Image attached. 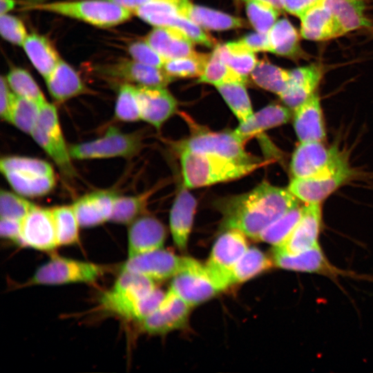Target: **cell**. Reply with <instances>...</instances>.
Returning a JSON list of instances; mask_svg holds the SVG:
<instances>
[{"label": "cell", "mask_w": 373, "mask_h": 373, "mask_svg": "<svg viewBox=\"0 0 373 373\" xmlns=\"http://www.w3.org/2000/svg\"><path fill=\"white\" fill-rule=\"evenodd\" d=\"M298 205V199L288 189L265 181L249 192L216 202L224 229H238L255 240L267 226Z\"/></svg>", "instance_id": "obj_1"}, {"label": "cell", "mask_w": 373, "mask_h": 373, "mask_svg": "<svg viewBox=\"0 0 373 373\" xmlns=\"http://www.w3.org/2000/svg\"><path fill=\"white\" fill-rule=\"evenodd\" d=\"M179 154L183 183L188 189L238 179L264 164L262 161L245 163L218 155L189 151Z\"/></svg>", "instance_id": "obj_2"}, {"label": "cell", "mask_w": 373, "mask_h": 373, "mask_svg": "<svg viewBox=\"0 0 373 373\" xmlns=\"http://www.w3.org/2000/svg\"><path fill=\"white\" fill-rule=\"evenodd\" d=\"M23 8L62 15L102 28L124 23L133 15L130 10L108 0L43 2L25 5Z\"/></svg>", "instance_id": "obj_3"}, {"label": "cell", "mask_w": 373, "mask_h": 373, "mask_svg": "<svg viewBox=\"0 0 373 373\" xmlns=\"http://www.w3.org/2000/svg\"><path fill=\"white\" fill-rule=\"evenodd\" d=\"M244 145L233 131L213 132L198 128L187 138L176 142L174 148L178 153L189 151L218 155L240 162H261L248 153Z\"/></svg>", "instance_id": "obj_4"}, {"label": "cell", "mask_w": 373, "mask_h": 373, "mask_svg": "<svg viewBox=\"0 0 373 373\" xmlns=\"http://www.w3.org/2000/svg\"><path fill=\"white\" fill-rule=\"evenodd\" d=\"M143 146L138 133H125L115 126H110L100 137L92 141L69 146L73 159L91 160L110 157H131Z\"/></svg>", "instance_id": "obj_5"}, {"label": "cell", "mask_w": 373, "mask_h": 373, "mask_svg": "<svg viewBox=\"0 0 373 373\" xmlns=\"http://www.w3.org/2000/svg\"><path fill=\"white\" fill-rule=\"evenodd\" d=\"M34 140L52 158L61 172L72 177L75 169L64 138L56 107L47 102L41 106L38 120L30 133Z\"/></svg>", "instance_id": "obj_6"}, {"label": "cell", "mask_w": 373, "mask_h": 373, "mask_svg": "<svg viewBox=\"0 0 373 373\" xmlns=\"http://www.w3.org/2000/svg\"><path fill=\"white\" fill-rule=\"evenodd\" d=\"M104 267L62 256H54L41 265L28 285H58L95 281L104 273Z\"/></svg>", "instance_id": "obj_7"}, {"label": "cell", "mask_w": 373, "mask_h": 373, "mask_svg": "<svg viewBox=\"0 0 373 373\" xmlns=\"http://www.w3.org/2000/svg\"><path fill=\"white\" fill-rule=\"evenodd\" d=\"M354 175V170L343 154L336 162L316 175L293 178L287 189L306 204L321 203Z\"/></svg>", "instance_id": "obj_8"}, {"label": "cell", "mask_w": 373, "mask_h": 373, "mask_svg": "<svg viewBox=\"0 0 373 373\" xmlns=\"http://www.w3.org/2000/svg\"><path fill=\"white\" fill-rule=\"evenodd\" d=\"M169 290L193 307L224 290L205 265L186 258L182 269L173 277Z\"/></svg>", "instance_id": "obj_9"}, {"label": "cell", "mask_w": 373, "mask_h": 373, "mask_svg": "<svg viewBox=\"0 0 373 373\" xmlns=\"http://www.w3.org/2000/svg\"><path fill=\"white\" fill-rule=\"evenodd\" d=\"M246 236L238 229H225L216 240L205 264L224 290L231 285L233 267L249 248Z\"/></svg>", "instance_id": "obj_10"}, {"label": "cell", "mask_w": 373, "mask_h": 373, "mask_svg": "<svg viewBox=\"0 0 373 373\" xmlns=\"http://www.w3.org/2000/svg\"><path fill=\"white\" fill-rule=\"evenodd\" d=\"M95 70L104 77L139 86L166 87L173 77L163 68L122 58L98 66Z\"/></svg>", "instance_id": "obj_11"}, {"label": "cell", "mask_w": 373, "mask_h": 373, "mask_svg": "<svg viewBox=\"0 0 373 373\" xmlns=\"http://www.w3.org/2000/svg\"><path fill=\"white\" fill-rule=\"evenodd\" d=\"M19 244L42 251L59 247L51 209L33 207L21 222Z\"/></svg>", "instance_id": "obj_12"}, {"label": "cell", "mask_w": 373, "mask_h": 373, "mask_svg": "<svg viewBox=\"0 0 373 373\" xmlns=\"http://www.w3.org/2000/svg\"><path fill=\"white\" fill-rule=\"evenodd\" d=\"M186 258L180 257L162 248L128 258L121 271H131L144 276L153 281L173 278L183 267Z\"/></svg>", "instance_id": "obj_13"}, {"label": "cell", "mask_w": 373, "mask_h": 373, "mask_svg": "<svg viewBox=\"0 0 373 373\" xmlns=\"http://www.w3.org/2000/svg\"><path fill=\"white\" fill-rule=\"evenodd\" d=\"M343 153L336 147L327 148L322 142H303L295 149L290 162L293 178L316 175L336 162Z\"/></svg>", "instance_id": "obj_14"}, {"label": "cell", "mask_w": 373, "mask_h": 373, "mask_svg": "<svg viewBox=\"0 0 373 373\" xmlns=\"http://www.w3.org/2000/svg\"><path fill=\"white\" fill-rule=\"evenodd\" d=\"M192 307L169 291L160 307L140 321L142 330L149 334H164L183 327L187 323Z\"/></svg>", "instance_id": "obj_15"}, {"label": "cell", "mask_w": 373, "mask_h": 373, "mask_svg": "<svg viewBox=\"0 0 373 373\" xmlns=\"http://www.w3.org/2000/svg\"><path fill=\"white\" fill-rule=\"evenodd\" d=\"M321 224L320 203L307 204L303 207L302 217L287 239L274 251L287 254H296L318 244Z\"/></svg>", "instance_id": "obj_16"}, {"label": "cell", "mask_w": 373, "mask_h": 373, "mask_svg": "<svg viewBox=\"0 0 373 373\" xmlns=\"http://www.w3.org/2000/svg\"><path fill=\"white\" fill-rule=\"evenodd\" d=\"M325 71V67L321 63H312L290 70L287 87L280 98L287 107L294 110L316 93Z\"/></svg>", "instance_id": "obj_17"}, {"label": "cell", "mask_w": 373, "mask_h": 373, "mask_svg": "<svg viewBox=\"0 0 373 373\" xmlns=\"http://www.w3.org/2000/svg\"><path fill=\"white\" fill-rule=\"evenodd\" d=\"M136 86L141 119L159 129L175 112L176 99L166 87Z\"/></svg>", "instance_id": "obj_18"}, {"label": "cell", "mask_w": 373, "mask_h": 373, "mask_svg": "<svg viewBox=\"0 0 373 373\" xmlns=\"http://www.w3.org/2000/svg\"><path fill=\"white\" fill-rule=\"evenodd\" d=\"M165 238V227L159 220L149 216L139 217L128 229V258L162 248Z\"/></svg>", "instance_id": "obj_19"}, {"label": "cell", "mask_w": 373, "mask_h": 373, "mask_svg": "<svg viewBox=\"0 0 373 373\" xmlns=\"http://www.w3.org/2000/svg\"><path fill=\"white\" fill-rule=\"evenodd\" d=\"M300 19V34L306 40L325 41L345 35L323 0L309 8Z\"/></svg>", "instance_id": "obj_20"}, {"label": "cell", "mask_w": 373, "mask_h": 373, "mask_svg": "<svg viewBox=\"0 0 373 373\" xmlns=\"http://www.w3.org/2000/svg\"><path fill=\"white\" fill-rule=\"evenodd\" d=\"M196 206L195 198L183 183L174 200L169 218L173 242L181 251L187 247Z\"/></svg>", "instance_id": "obj_21"}, {"label": "cell", "mask_w": 373, "mask_h": 373, "mask_svg": "<svg viewBox=\"0 0 373 373\" xmlns=\"http://www.w3.org/2000/svg\"><path fill=\"white\" fill-rule=\"evenodd\" d=\"M157 288L155 281L131 271H120L110 290L100 298L101 306L133 302L145 298Z\"/></svg>", "instance_id": "obj_22"}, {"label": "cell", "mask_w": 373, "mask_h": 373, "mask_svg": "<svg viewBox=\"0 0 373 373\" xmlns=\"http://www.w3.org/2000/svg\"><path fill=\"white\" fill-rule=\"evenodd\" d=\"M294 128L297 137L303 142H323L325 138L321 101L314 93L294 109Z\"/></svg>", "instance_id": "obj_23"}, {"label": "cell", "mask_w": 373, "mask_h": 373, "mask_svg": "<svg viewBox=\"0 0 373 373\" xmlns=\"http://www.w3.org/2000/svg\"><path fill=\"white\" fill-rule=\"evenodd\" d=\"M117 195L99 191L78 199L73 208L81 227H93L110 220Z\"/></svg>", "instance_id": "obj_24"}, {"label": "cell", "mask_w": 373, "mask_h": 373, "mask_svg": "<svg viewBox=\"0 0 373 373\" xmlns=\"http://www.w3.org/2000/svg\"><path fill=\"white\" fill-rule=\"evenodd\" d=\"M144 40L166 60L194 52L193 41L181 30L173 27H155Z\"/></svg>", "instance_id": "obj_25"}, {"label": "cell", "mask_w": 373, "mask_h": 373, "mask_svg": "<svg viewBox=\"0 0 373 373\" xmlns=\"http://www.w3.org/2000/svg\"><path fill=\"white\" fill-rule=\"evenodd\" d=\"M181 15L208 30L221 31L245 26L238 17L216 10L195 5L189 0H174Z\"/></svg>", "instance_id": "obj_26"}, {"label": "cell", "mask_w": 373, "mask_h": 373, "mask_svg": "<svg viewBox=\"0 0 373 373\" xmlns=\"http://www.w3.org/2000/svg\"><path fill=\"white\" fill-rule=\"evenodd\" d=\"M291 117L289 108L279 104H269L254 113L233 131L236 136L245 144L249 140L264 131L284 124Z\"/></svg>", "instance_id": "obj_27"}, {"label": "cell", "mask_w": 373, "mask_h": 373, "mask_svg": "<svg viewBox=\"0 0 373 373\" xmlns=\"http://www.w3.org/2000/svg\"><path fill=\"white\" fill-rule=\"evenodd\" d=\"M52 97L63 102L86 91V88L77 72L61 59L45 79Z\"/></svg>", "instance_id": "obj_28"}, {"label": "cell", "mask_w": 373, "mask_h": 373, "mask_svg": "<svg viewBox=\"0 0 373 373\" xmlns=\"http://www.w3.org/2000/svg\"><path fill=\"white\" fill-rule=\"evenodd\" d=\"M268 35L271 52L294 61L309 59V55L301 47L300 34L287 19L277 20Z\"/></svg>", "instance_id": "obj_29"}, {"label": "cell", "mask_w": 373, "mask_h": 373, "mask_svg": "<svg viewBox=\"0 0 373 373\" xmlns=\"http://www.w3.org/2000/svg\"><path fill=\"white\" fill-rule=\"evenodd\" d=\"M344 35L363 28H372L367 15L366 0H323Z\"/></svg>", "instance_id": "obj_30"}, {"label": "cell", "mask_w": 373, "mask_h": 373, "mask_svg": "<svg viewBox=\"0 0 373 373\" xmlns=\"http://www.w3.org/2000/svg\"><path fill=\"white\" fill-rule=\"evenodd\" d=\"M274 262L278 267L303 272L332 273L318 245L296 254H287L274 250Z\"/></svg>", "instance_id": "obj_31"}, {"label": "cell", "mask_w": 373, "mask_h": 373, "mask_svg": "<svg viewBox=\"0 0 373 373\" xmlns=\"http://www.w3.org/2000/svg\"><path fill=\"white\" fill-rule=\"evenodd\" d=\"M37 72L46 79L61 59L51 41L36 32L28 35L21 46Z\"/></svg>", "instance_id": "obj_32"}, {"label": "cell", "mask_w": 373, "mask_h": 373, "mask_svg": "<svg viewBox=\"0 0 373 373\" xmlns=\"http://www.w3.org/2000/svg\"><path fill=\"white\" fill-rule=\"evenodd\" d=\"M3 174L12 188L23 196H43L52 191L55 185V175L17 171H6Z\"/></svg>", "instance_id": "obj_33"}, {"label": "cell", "mask_w": 373, "mask_h": 373, "mask_svg": "<svg viewBox=\"0 0 373 373\" xmlns=\"http://www.w3.org/2000/svg\"><path fill=\"white\" fill-rule=\"evenodd\" d=\"M165 294L157 287L145 298L130 303L111 304L102 307L104 310L131 321H141L160 305Z\"/></svg>", "instance_id": "obj_34"}, {"label": "cell", "mask_w": 373, "mask_h": 373, "mask_svg": "<svg viewBox=\"0 0 373 373\" xmlns=\"http://www.w3.org/2000/svg\"><path fill=\"white\" fill-rule=\"evenodd\" d=\"M215 48L223 62L247 78L258 62L254 52L240 40L218 45Z\"/></svg>", "instance_id": "obj_35"}, {"label": "cell", "mask_w": 373, "mask_h": 373, "mask_svg": "<svg viewBox=\"0 0 373 373\" xmlns=\"http://www.w3.org/2000/svg\"><path fill=\"white\" fill-rule=\"evenodd\" d=\"M251 77L256 85L280 97L287 87L289 70L262 59L258 61L251 73Z\"/></svg>", "instance_id": "obj_36"}, {"label": "cell", "mask_w": 373, "mask_h": 373, "mask_svg": "<svg viewBox=\"0 0 373 373\" xmlns=\"http://www.w3.org/2000/svg\"><path fill=\"white\" fill-rule=\"evenodd\" d=\"M133 14L154 27L173 26L180 15L174 0H153L135 9Z\"/></svg>", "instance_id": "obj_37"}, {"label": "cell", "mask_w": 373, "mask_h": 373, "mask_svg": "<svg viewBox=\"0 0 373 373\" xmlns=\"http://www.w3.org/2000/svg\"><path fill=\"white\" fill-rule=\"evenodd\" d=\"M271 260L259 249L249 247L233 267L231 285L245 282L271 267Z\"/></svg>", "instance_id": "obj_38"}, {"label": "cell", "mask_w": 373, "mask_h": 373, "mask_svg": "<svg viewBox=\"0 0 373 373\" xmlns=\"http://www.w3.org/2000/svg\"><path fill=\"white\" fill-rule=\"evenodd\" d=\"M303 212V207L298 205L267 226L260 234L258 240L274 247L282 245L290 236Z\"/></svg>", "instance_id": "obj_39"}, {"label": "cell", "mask_w": 373, "mask_h": 373, "mask_svg": "<svg viewBox=\"0 0 373 373\" xmlns=\"http://www.w3.org/2000/svg\"><path fill=\"white\" fill-rule=\"evenodd\" d=\"M155 189H151L133 196H117L110 220L122 224H128L141 216Z\"/></svg>", "instance_id": "obj_40"}, {"label": "cell", "mask_w": 373, "mask_h": 373, "mask_svg": "<svg viewBox=\"0 0 373 373\" xmlns=\"http://www.w3.org/2000/svg\"><path fill=\"white\" fill-rule=\"evenodd\" d=\"M51 209L59 247L76 244L79 241L80 225L73 206H60Z\"/></svg>", "instance_id": "obj_41"}, {"label": "cell", "mask_w": 373, "mask_h": 373, "mask_svg": "<svg viewBox=\"0 0 373 373\" xmlns=\"http://www.w3.org/2000/svg\"><path fill=\"white\" fill-rule=\"evenodd\" d=\"M245 84L231 82L216 86L240 122H245L254 114Z\"/></svg>", "instance_id": "obj_42"}, {"label": "cell", "mask_w": 373, "mask_h": 373, "mask_svg": "<svg viewBox=\"0 0 373 373\" xmlns=\"http://www.w3.org/2000/svg\"><path fill=\"white\" fill-rule=\"evenodd\" d=\"M211 55L194 52L185 57L166 60L163 69L173 78L200 77Z\"/></svg>", "instance_id": "obj_43"}, {"label": "cell", "mask_w": 373, "mask_h": 373, "mask_svg": "<svg viewBox=\"0 0 373 373\" xmlns=\"http://www.w3.org/2000/svg\"><path fill=\"white\" fill-rule=\"evenodd\" d=\"M41 106L15 95L8 122L30 135L38 120Z\"/></svg>", "instance_id": "obj_44"}, {"label": "cell", "mask_w": 373, "mask_h": 373, "mask_svg": "<svg viewBox=\"0 0 373 373\" xmlns=\"http://www.w3.org/2000/svg\"><path fill=\"white\" fill-rule=\"evenodd\" d=\"M6 79L16 95L31 99L40 105L46 102L38 84L26 70L19 67L12 68Z\"/></svg>", "instance_id": "obj_45"}, {"label": "cell", "mask_w": 373, "mask_h": 373, "mask_svg": "<svg viewBox=\"0 0 373 373\" xmlns=\"http://www.w3.org/2000/svg\"><path fill=\"white\" fill-rule=\"evenodd\" d=\"M247 80V77L242 76L223 62L215 48L198 82L210 84L216 86L231 82L245 84Z\"/></svg>", "instance_id": "obj_46"}, {"label": "cell", "mask_w": 373, "mask_h": 373, "mask_svg": "<svg viewBox=\"0 0 373 373\" xmlns=\"http://www.w3.org/2000/svg\"><path fill=\"white\" fill-rule=\"evenodd\" d=\"M115 118L122 122L141 119L137 86L129 83L121 85L115 107Z\"/></svg>", "instance_id": "obj_47"}, {"label": "cell", "mask_w": 373, "mask_h": 373, "mask_svg": "<svg viewBox=\"0 0 373 373\" xmlns=\"http://www.w3.org/2000/svg\"><path fill=\"white\" fill-rule=\"evenodd\" d=\"M280 12L265 1L253 0L246 2V12L248 19L258 32L268 33L278 20Z\"/></svg>", "instance_id": "obj_48"}, {"label": "cell", "mask_w": 373, "mask_h": 373, "mask_svg": "<svg viewBox=\"0 0 373 373\" xmlns=\"http://www.w3.org/2000/svg\"><path fill=\"white\" fill-rule=\"evenodd\" d=\"M1 173L17 171L44 175H55L52 166L47 162L33 157L10 156L1 160Z\"/></svg>", "instance_id": "obj_49"}, {"label": "cell", "mask_w": 373, "mask_h": 373, "mask_svg": "<svg viewBox=\"0 0 373 373\" xmlns=\"http://www.w3.org/2000/svg\"><path fill=\"white\" fill-rule=\"evenodd\" d=\"M34 206L35 204L22 198V196L8 191H1V218L21 221Z\"/></svg>", "instance_id": "obj_50"}, {"label": "cell", "mask_w": 373, "mask_h": 373, "mask_svg": "<svg viewBox=\"0 0 373 373\" xmlns=\"http://www.w3.org/2000/svg\"><path fill=\"white\" fill-rule=\"evenodd\" d=\"M0 32L3 39L17 46H22L28 35L23 21L9 13L1 15Z\"/></svg>", "instance_id": "obj_51"}, {"label": "cell", "mask_w": 373, "mask_h": 373, "mask_svg": "<svg viewBox=\"0 0 373 373\" xmlns=\"http://www.w3.org/2000/svg\"><path fill=\"white\" fill-rule=\"evenodd\" d=\"M128 52L133 59L160 68H163L166 61L144 39L131 42L128 46Z\"/></svg>", "instance_id": "obj_52"}, {"label": "cell", "mask_w": 373, "mask_h": 373, "mask_svg": "<svg viewBox=\"0 0 373 373\" xmlns=\"http://www.w3.org/2000/svg\"><path fill=\"white\" fill-rule=\"evenodd\" d=\"M173 27L181 30L193 43L208 48L212 47L215 44V40L205 32L201 26L181 15L175 19Z\"/></svg>", "instance_id": "obj_53"}, {"label": "cell", "mask_w": 373, "mask_h": 373, "mask_svg": "<svg viewBox=\"0 0 373 373\" xmlns=\"http://www.w3.org/2000/svg\"><path fill=\"white\" fill-rule=\"evenodd\" d=\"M240 41L250 50L256 52H270L271 46L268 33L252 32L242 37Z\"/></svg>", "instance_id": "obj_54"}, {"label": "cell", "mask_w": 373, "mask_h": 373, "mask_svg": "<svg viewBox=\"0 0 373 373\" xmlns=\"http://www.w3.org/2000/svg\"><path fill=\"white\" fill-rule=\"evenodd\" d=\"M15 97V94L10 89L6 77L1 76L0 86V115L1 117L7 122Z\"/></svg>", "instance_id": "obj_55"}, {"label": "cell", "mask_w": 373, "mask_h": 373, "mask_svg": "<svg viewBox=\"0 0 373 373\" xmlns=\"http://www.w3.org/2000/svg\"><path fill=\"white\" fill-rule=\"evenodd\" d=\"M321 0H280L283 10L289 14L300 17L309 8Z\"/></svg>", "instance_id": "obj_56"}, {"label": "cell", "mask_w": 373, "mask_h": 373, "mask_svg": "<svg viewBox=\"0 0 373 373\" xmlns=\"http://www.w3.org/2000/svg\"><path fill=\"white\" fill-rule=\"evenodd\" d=\"M21 222L16 220L1 218V237L19 244L21 233Z\"/></svg>", "instance_id": "obj_57"}, {"label": "cell", "mask_w": 373, "mask_h": 373, "mask_svg": "<svg viewBox=\"0 0 373 373\" xmlns=\"http://www.w3.org/2000/svg\"><path fill=\"white\" fill-rule=\"evenodd\" d=\"M133 11L137 8L153 0H108Z\"/></svg>", "instance_id": "obj_58"}, {"label": "cell", "mask_w": 373, "mask_h": 373, "mask_svg": "<svg viewBox=\"0 0 373 373\" xmlns=\"http://www.w3.org/2000/svg\"><path fill=\"white\" fill-rule=\"evenodd\" d=\"M16 5L15 0H0V14L4 15L9 13Z\"/></svg>", "instance_id": "obj_59"}, {"label": "cell", "mask_w": 373, "mask_h": 373, "mask_svg": "<svg viewBox=\"0 0 373 373\" xmlns=\"http://www.w3.org/2000/svg\"><path fill=\"white\" fill-rule=\"evenodd\" d=\"M242 1H245V2H247V1H253V0H242ZM258 1H262L267 2V3L272 5L273 6L276 8L277 9H278L280 11L283 10V8H282L280 0H258Z\"/></svg>", "instance_id": "obj_60"}, {"label": "cell", "mask_w": 373, "mask_h": 373, "mask_svg": "<svg viewBox=\"0 0 373 373\" xmlns=\"http://www.w3.org/2000/svg\"><path fill=\"white\" fill-rule=\"evenodd\" d=\"M48 0H23L25 5L36 4L46 2Z\"/></svg>", "instance_id": "obj_61"}, {"label": "cell", "mask_w": 373, "mask_h": 373, "mask_svg": "<svg viewBox=\"0 0 373 373\" xmlns=\"http://www.w3.org/2000/svg\"><path fill=\"white\" fill-rule=\"evenodd\" d=\"M371 29H372V33H373V28H371Z\"/></svg>", "instance_id": "obj_62"}]
</instances>
